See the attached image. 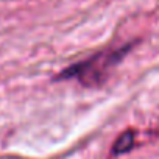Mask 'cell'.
Returning a JSON list of instances; mask_svg holds the SVG:
<instances>
[{
  "label": "cell",
  "mask_w": 159,
  "mask_h": 159,
  "mask_svg": "<svg viewBox=\"0 0 159 159\" xmlns=\"http://www.w3.org/2000/svg\"><path fill=\"white\" fill-rule=\"evenodd\" d=\"M122 52H112V50H106V52H100L91 58H88L86 61L76 62L73 66H70L69 69H66L61 73V78H76L78 81H81L84 86H94L102 83V80L105 78V75L108 73V70L122 58Z\"/></svg>",
  "instance_id": "1"
},
{
  "label": "cell",
  "mask_w": 159,
  "mask_h": 159,
  "mask_svg": "<svg viewBox=\"0 0 159 159\" xmlns=\"http://www.w3.org/2000/svg\"><path fill=\"white\" fill-rule=\"evenodd\" d=\"M134 143V134L131 131H126L123 133L114 143V153L116 154H122V153H126L128 150H131Z\"/></svg>",
  "instance_id": "2"
}]
</instances>
